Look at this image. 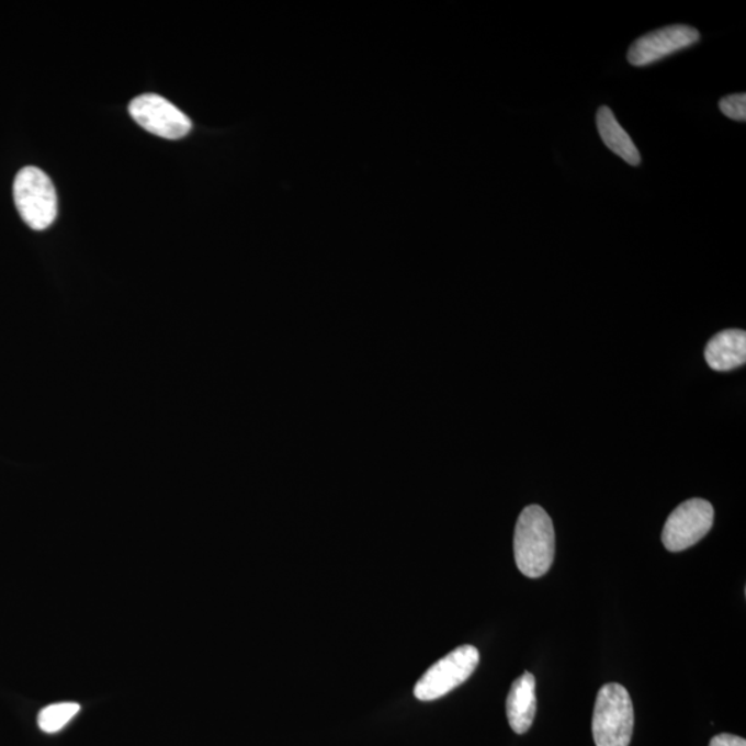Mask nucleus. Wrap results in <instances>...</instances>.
<instances>
[{"label": "nucleus", "instance_id": "nucleus-11", "mask_svg": "<svg viewBox=\"0 0 746 746\" xmlns=\"http://www.w3.org/2000/svg\"><path fill=\"white\" fill-rule=\"evenodd\" d=\"M79 711H81L79 703H53V705L42 709L39 715H37V724H39L42 732L57 733L66 727L78 715Z\"/></svg>", "mask_w": 746, "mask_h": 746}, {"label": "nucleus", "instance_id": "nucleus-5", "mask_svg": "<svg viewBox=\"0 0 746 746\" xmlns=\"http://www.w3.org/2000/svg\"><path fill=\"white\" fill-rule=\"evenodd\" d=\"M715 510L705 499L686 500L671 511L665 522L663 543L669 552H683L694 546L711 531Z\"/></svg>", "mask_w": 746, "mask_h": 746}, {"label": "nucleus", "instance_id": "nucleus-10", "mask_svg": "<svg viewBox=\"0 0 746 746\" xmlns=\"http://www.w3.org/2000/svg\"><path fill=\"white\" fill-rule=\"evenodd\" d=\"M597 129H599L601 140L609 147L612 152L621 157L623 161L638 167L642 162L641 152L633 143L631 136L617 121L614 112L609 106H600L596 115Z\"/></svg>", "mask_w": 746, "mask_h": 746}, {"label": "nucleus", "instance_id": "nucleus-3", "mask_svg": "<svg viewBox=\"0 0 746 746\" xmlns=\"http://www.w3.org/2000/svg\"><path fill=\"white\" fill-rule=\"evenodd\" d=\"M13 195L20 216L32 230H46L56 221L57 193L44 170L21 169L14 179Z\"/></svg>", "mask_w": 746, "mask_h": 746}, {"label": "nucleus", "instance_id": "nucleus-12", "mask_svg": "<svg viewBox=\"0 0 746 746\" xmlns=\"http://www.w3.org/2000/svg\"><path fill=\"white\" fill-rule=\"evenodd\" d=\"M719 109L730 120L746 121V95L745 93L730 94L721 100Z\"/></svg>", "mask_w": 746, "mask_h": 746}, {"label": "nucleus", "instance_id": "nucleus-6", "mask_svg": "<svg viewBox=\"0 0 746 746\" xmlns=\"http://www.w3.org/2000/svg\"><path fill=\"white\" fill-rule=\"evenodd\" d=\"M129 112L132 118L144 129L169 140L189 135L193 127L183 111L159 94L138 95L132 100Z\"/></svg>", "mask_w": 746, "mask_h": 746}, {"label": "nucleus", "instance_id": "nucleus-8", "mask_svg": "<svg viewBox=\"0 0 746 746\" xmlns=\"http://www.w3.org/2000/svg\"><path fill=\"white\" fill-rule=\"evenodd\" d=\"M536 681L534 675L525 671L515 680L506 700V713L511 730L516 734H525L534 723L536 715Z\"/></svg>", "mask_w": 746, "mask_h": 746}, {"label": "nucleus", "instance_id": "nucleus-2", "mask_svg": "<svg viewBox=\"0 0 746 746\" xmlns=\"http://www.w3.org/2000/svg\"><path fill=\"white\" fill-rule=\"evenodd\" d=\"M633 726V703L625 687L618 683L601 687L591 722L596 746H629Z\"/></svg>", "mask_w": 746, "mask_h": 746}, {"label": "nucleus", "instance_id": "nucleus-7", "mask_svg": "<svg viewBox=\"0 0 746 746\" xmlns=\"http://www.w3.org/2000/svg\"><path fill=\"white\" fill-rule=\"evenodd\" d=\"M700 32L690 25H668L638 37L629 47L628 61L634 67H646L700 42Z\"/></svg>", "mask_w": 746, "mask_h": 746}, {"label": "nucleus", "instance_id": "nucleus-13", "mask_svg": "<svg viewBox=\"0 0 746 746\" xmlns=\"http://www.w3.org/2000/svg\"><path fill=\"white\" fill-rule=\"evenodd\" d=\"M709 746H746V741L733 734H719Z\"/></svg>", "mask_w": 746, "mask_h": 746}, {"label": "nucleus", "instance_id": "nucleus-4", "mask_svg": "<svg viewBox=\"0 0 746 746\" xmlns=\"http://www.w3.org/2000/svg\"><path fill=\"white\" fill-rule=\"evenodd\" d=\"M479 660L478 649L461 646L436 663L415 686L414 694L420 701H434L456 689L471 678Z\"/></svg>", "mask_w": 746, "mask_h": 746}, {"label": "nucleus", "instance_id": "nucleus-1", "mask_svg": "<svg viewBox=\"0 0 746 746\" xmlns=\"http://www.w3.org/2000/svg\"><path fill=\"white\" fill-rule=\"evenodd\" d=\"M556 536L551 516L541 506H527L517 520L515 558L517 568L529 578H541L551 569Z\"/></svg>", "mask_w": 746, "mask_h": 746}, {"label": "nucleus", "instance_id": "nucleus-9", "mask_svg": "<svg viewBox=\"0 0 746 746\" xmlns=\"http://www.w3.org/2000/svg\"><path fill=\"white\" fill-rule=\"evenodd\" d=\"M708 365L713 371L728 372L745 365L746 332L741 329H726L713 336L705 349Z\"/></svg>", "mask_w": 746, "mask_h": 746}]
</instances>
